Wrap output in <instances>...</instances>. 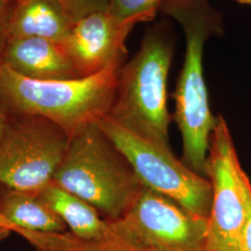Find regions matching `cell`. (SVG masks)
I'll use <instances>...</instances> for the list:
<instances>
[{
  "instance_id": "cell-1",
  "label": "cell",
  "mask_w": 251,
  "mask_h": 251,
  "mask_svg": "<svg viewBox=\"0 0 251 251\" xmlns=\"http://www.w3.org/2000/svg\"><path fill=\"white\" fill-rule=\"evenodd\" d=\"M93 206L108 223L121 219L144 184L98 122L74 132L52 181Z\"/></svg>"
},
{
  "instance_id": "cell-2",
  "label": "cell",
  "mask_w": 251,
  "mask_h": 251,
  "mask_svg": "<svg viewBox=\"0 0 251 251\" xmlns=\"http://www.w3.org/2000/svg\"><path fill=\"white\" fill-rule=\"evenodd\" d=\"M120 69L73 79L36 80L0 63V100L7 114L44 117L71 137L82 126L109 115Z\"/></svg>"
},
{
  "instance_id": "cell-3",
  "label": "cell",
  "mask_w": 251,
  "mask_h": 251,
  "mask_svg": "<svg viewBox=\"0 0 251 251\" xmlns=\"http://www.w3.org/2000/svg\"><path fill=\"white\" fill-rule=\"evenodd\" d=\"M173 43L165 29H151L134 57L118 73L117 94L107 117L146 141L170 148L168 76Z\"/></svg>"
},
{
  "instance_id": "cell-4",
  "label": "cell",
  "mask_w": 251,
  "mask_h": 251,
  "mask_svg": "<svg viewBox=\"0 0 251 251\" xmlns=\"http://www.w3.org/2000/svg\"><path fill=\"white\" fill-rule=\"evenodd\" d=\"M69 141L70 135L44 117L7 114L0 138V184L39 194L52 181Z\"/></svg>"
},
{
  "instance_id": "cell-5",
  "label": "cell",
  "mask_w": 251,
  "mask_h": 251,
  "mask_svg": "<svg viewBox=\"0 0 251 251\" xmlns=\"http://www.w3.org/2000/svg\"><path fill=\"white\" fill-rule=\"evenodd\" d=\"M100 126L130 162L145 186L171 198L189 212L208 219L212 205L210 181L176 158L171 148L146 141L106 117Z\"/></svg>"
},
{
  "instance_id": "cell-6",
  "label": "cell",
  "mask_w": 251,
  "mask_h": 251,
  "mask_svg": "<svg viewBox=\"0 0 251 251\" xmlns=\"http://www.w3.org/2000/svg\"><path fill=\"white\" fill-rule=\"evenodd\" d=\"M109 224L144 251H208L207 219L145 185L125 215Z\"/></svg>"
},
{
  "instance_id": "cell-7",
  "label": "cell",
  "mask_w": 251,
  "mask_h": 251,
  "mask_svg": "<svg viewBox=\"0 0 251 251\" xmlns=\"http://www.w3.org/2000/svg\"><path fill=\"white\" fill-rule=\"evenodd\" d=\"M205 176L212 188V205L207 219L208 251H237L248 214L246 179L233 137L223 116L210 137Z\"/></svg>"
},
{
  "instance_id": "cell-8",
  "label": "cell",
  "mask_w": 251,
  "mask_h": 251,
  "mask_svg": "<svg viewBox=\"0 0 251 251\" xmlns=\"http://www.w3.org/2000/svg\"><path fill=\"white\" fill-rule=\"evenodd\" d=\"M136 25L119 23L106 10L77 20L61 43L81 77L120 69L126 58V39Z\"/></svg>"
},
{
  "instance_id": "cell-9",
  "label": "cell",
  "mask_w": 251,
  "mask_h": 251,
  "mask_svg": "<svg viewBox=\"0 0 251 251\" xmlns=\"http://www.w3.org/2000/svg\"><path fill=\"white\" fill-rule=\"evenodd\" d=\"M0 63L36 80L81 77L61 43L37 37H10L0 54Z\"/></svg>"
},
{
  "instance_id": "cell-10",
  "label": "cell",
  "mask_w": 251,
  "mask_h": 251,
  "mask_svg": "<svg viewBox=\"0 0 251 251\" xmlns=\"http://www.w3.org/2000/svg\"><path fill=\"white\" fill-rule=\"evenodd\" d=\"M74 24L60 0H23L10 9L8 38L37 37L62 43Z\"/></svg>"
},
{
  "instance_id": "cell-11",
  "label": "cell",
  "mask_w": 251,
  "mask_h": 251,
  "mask_svg": "<svg viewBox=\"0 0 251 251\" xmlns=\"http://www.w3.org/2000/svg\"><path fill=\"white\" fill-rule=\"evenodd\" d=\"M66 225L68 231L83 239H103L112 234V228L99 212L72 193L50 182L39 194Z\"/></svg>"
},
{
  "instance_id": "cell-12",
  "label": "cell",
  "mask_w": 251,
  "mask_h": 251,
  "mask_svg": "<svg viewBox=\"0 0 251 251\" xmlns=\"http://www.w3.org/2000/svg\"><path fill=\"white\" fill-rule=\"evenodd\" d=\"M0 213L16 227L29 231H68L63 220L37 194L5 187L3 192H0Z\"/></svg>"
},
{
  "instance_id": "cell-13",
  "label": "cell",
  "mask_w": 251,
  "mask_h": 251,
  "mask_svg": "<svg viewBox=\"0 0 251 251\" xmlns=\"http://www.w3.org/2000/svg\"><path fill=\"white\" fill-rule=\"evenodd\" d=\"M14 233L24 237L35 251H144L126 241L113 229L110 236L97 240L83 239L70 231L44 233L17 227Z\"/></svg>"
},
{
  "instance_id": "cell-14",
  "label": "cell",
  "mask_w": 251,
  "mask_h": 251,
  "mask_svg": "<svg viewBox=\"0 0 251 251\" xmlns=\"http://www.w3.org/2000/svg\"><path fill=\"white\" fill-rule=\"evenodd\" d=\"M164 0H110L106 11L119 23L147 22L154 18Z\"/></svg>"
},
{
  "instance_id": "cell-15",
  "label": "cell",
  "mask_w": 251,
  "mask_h": 251,
  "mask_svg": "<svg viewBox=\"0 0 251 251\" xmlns=\"http://www.w3.org/2000/svg\"><path fill=\"white\" fill-rule=\"evenodd\" d=\"M73 21L83 18L90 13L106 10L110 0H60Z\"/></svg>"
},
{
  "instance_id": "cell-16",
  "label": "cell",
  "mask_w": 251,
  "mask_h": 251,
  "mask_svg": "<svg viewBox=\"0 0 251 251\" xmlns=\"http://www.w3.org/2000/svg\"><path fill=\"white\" fill-rule=\"evenodd\" d=\"M246 196L248 205V214L243 226L239 238L237 251H251V182L249 176L246 179Z\"/></svg>"
},
{
  "instance_id": "cell-17",
  "label": "cell",
  "mask_w": 251,
  "mask_h": 251,
  "mask_svg": "<svg viewBox=\"0 0 251 251\" xmlns=\"http://www.w3.org/2000/svg\"><path fill=\"white\" fill-rule=\"evenodd\" d=\"M13 4H9L0 0V54L2 52L8 39V19Z\"/></svg>"
},
{
  "instance_id": "cell-18",
  "label": "cell",
  "mask_w": 251,
  "mask_h": 251,
  "mask_svg": "<svg viewBox=\"0 0 251 251\" xmlns=\"http://www.w3.org/2000/svg\"><path fill=\"white\" fill-rule=\"evenodd\" d=\"M16 228L15 225H12L0 213V238L6 237L10 233H14Z\"/></svg>"
},
{
  "instance_id": "cell-19",
  "label": "cell",
  "mask_w": 251,
  "mask_h": 251,
  "mask_svg": "<svg viewBox=\"0 0 251 251\" xmlns=\"http://www.w3.org/2000/svg\"><path fill=\"white\" fill-rule=\"evenodd\" d=\"M6 121H7V114L4 110V108L2 106L1 100H0V138L3 134L5 125H6Z\"/></svg>"
},
{
  "instance_id": "cell-20",
  "label": "cell",
  "mask_w": 251,
  "mask_h": 251,
  "mask_svg": "<svg viewBox=\"0 0 251 251\" xmlns=\"http://www.w3.org/2000/svg\"><path fill=\"white\" fill-rule=\"evenodd\" d=\"M1 1H4V2L9 3V4H15V3H18V2L23 1V0H1Z\"/></svg>"
},
{
  "instance_id": "cell-21",
  "label": "cell",
  "mask_w": 251,
  "mask_h": 251,
  "mask_svg": "<svg viewBox=\"0 0 251 251\" xmlns=\"http://www.w3.org/2000/svg\"><path fill=\"white\" fill-rule=\"evenodd\" d=\"M237 2L241 3V4H248V5H251V0H236Z\"/></svg>"
}]
</instances>
